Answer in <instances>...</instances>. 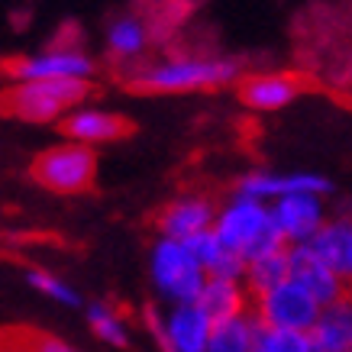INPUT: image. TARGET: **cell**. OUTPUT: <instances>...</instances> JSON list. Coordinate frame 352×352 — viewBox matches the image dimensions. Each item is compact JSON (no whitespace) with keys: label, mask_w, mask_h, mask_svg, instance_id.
<instances>
[{"label":"cell","mask_w":352,"mask_h":352,"mask_svg":"<svg viewBox=\"0 0 352 352\" xmlns=\"http://www.w3.org/2000/svg\"><path fill=\"white\" fill-rule=\"evenodd\" d=\"M243 62L233 55H175L162 62H136L120 72L129 91L142 94H188V91H214L239 81Z\"/></svg>","instance_id":"6da1fadb"},{"label":"cell","mask_w":352,"mask_h":352,"mask_svg":"<svg viewBox=\"0 0 352 352\" xmlns=\"http://www.w3.org/2000/svg\"><path fill=\"white\" fill-rule=\"evenodd\" d=\"M214 230L223 239L226 249H233L236 256H243L245 262H256V258L288 245L281 230H278L275 217H272V204L245 197V194H233L217 210Z\"/></svg>","instance_id":"7a4b0ae2"},{"label":"cell","mask_w":352,"mask_h":352,"mask_svg":"<svg viewBox=\"0 0 352 352\" xmlns=\"http://www.w3.org/2000/svg\"><path fill=\"white\" fill-rule=\"evenodd\" d=\"M94 94V85L85 78H58V81H13L0 94V110L26 123H52L75 110Z\"/></svg>","instance_id":"3957f363"},{"label":"cell","mask_w":352,"mask_h":352,"mask_svg":"<svg viewBox=\"0 0 352 352\" xmlns=\"http://www.w3.org/2000/svg\"><path fill=\"white\" fill-rule=\"evenodd\" d=\"M149 278L152 288L168 304H191L201 298L207 285V272L184 239L159 236L149 249Z\"/></svg>","instance_id":"277c9868"},{"label":"cell","mask_w":352,"mask_h":352,"mask_svg":"<svg viewBox=\"0 0 352 352\" xmlns=\"http://www.w3.org/2000/svg\"><path fill=\"white\" fill-rule=\"evenodd\" d=\"M30 175L36 184L55 194H85L94 188L97 178V155L85 142L65 139L58 146L43 149L30 165Z\"/></svg>","instance_id":"5b68a950"},{"label":"cell","mask_w":352,"mask_h":352,"mask_svg":"<svg viewBox=\"0 0 352 352\" xmlns=\"http://www.w3.org/2000/svg\"><path fill=\"white\" fill-rule=\"evenodd\" d=\"M146 323L162 352H207L214 320L210 314L191 300V304H171L168 314H159L155 307H146Z\"/></svg>","instance_id":"8992f818"},{"label":"cell","mask_w":352,"mask_h":352,"mask_svg":"<svg viewBox=\"0 0 352 352\" xmlns=\"http://www.w3.org/2000/svg\"><path fill=\"white\" fill-rule=\"evenodd\" d=\"M252 300H256V320L265 323V327H278V330L310 333L323 310L320 300L314 298L300 281H294V278L262 291V294H256Z\"/></svg>","instance_id":"52a82bcc"},{"label":"cell","mask_w":352,"mask_h":352,"mask_svg":"<svg viewBox=\"0 0 352 352\" xmlns=\"http://www.w3.org/2000/svg\"><path fill=\"white\" fill-rule=\"evenodd\" d=\"M304 78L298 72H252L236 81V94L243 107L256 113H275V110L291 107L304 94Z\"/></svg>","instance_id":"ba28073f"},{"label":"cell","mask_w":352,"mask_h":352,"mask_svg":"<svg viewBox=\"0 0 352 352\" xmlns=\"http://www.w3.org/2000/svg\"><path fill=\"white\" fill-rule=\"evenodd\" d=\"M97 62L85 49H49V52L30 55L7 62L10 81H58V78H85L91 81Z\"/></svg>","instance_id":"9c48e42d"},{"label":"cell","mask_w":352,"mask_h":352,"mask_svg":"<svg viewBox=\"0 0 352 352\" xmlns=\"http://www.w3.org/2000/svg\"><path fill=\"white\" fill-rule=\"evenodd\" d=\"M333 191L330 178H323L317 171H249L236 182V194L256 197V201H278L288 194H327Z\"/></svg>","instance_id":"30bf717a"},{"label":"cell","mask_w":352,"mask_h":352,"mask_svg":"<svg viewBox=\"0 0 352 352\" xmlns=\"http://www.w3.org/2000/svg\"><path fill=\"white\" fill-rule=\"evenodd\" d=\"M272 217L288 245H304L327 223V204L323 194H288L272 201Z\"/></svg>","instance_id":"8fae6325"},{"label":"cell","mask_w":352,"mask_h":352,"mask_svg":"<svg viewBox=\"0 0 352 352\" xmlns=\"http://www.w3.org/2000/svg\"><path fill=\"white\" fill-rule=\"evenodd\" d=\"M65 139L72 142H85V146H104V142H117V139L133 136V120L120 117L113 110H100V107H75L68 110L58 120Z\"/></svg>","instance_id":"7c38bea8"},{"label":"cell","mask_w":352,"mask_h":352,"mask_svg":"<svg viewBox=\"0 0 352 352\" xmlns=\"http://www.w3.org/2000/svg\"><path fill=\"white\" fill-rule=\"evenodd\" d=\"M217 210L210 197H201V194H191V197H178V201L165 204L155 217V226H159V236H168V239H194L204 230H214L217 223Z\"/></svg>","instance_id":"4fadbf2b"},{"label":"cell","mask_w":352,"mask_h":352,"mask_svg":"<svg viewBox=\"0 0 352 352\" xmlns=\"http://www.w3.org/2000/svg\"><path fill=\"white\" fill-rule=\"evenodd\" d=\"M288 252H291V278L294 281H300L304 288L314 294V298L320 300L323 307L327 304H333L336 298H342L346 294V281H342L336 272H333L327 262H323L314 249H310V243L304 245H288Z\"/></svg>","instance_id":"5bb4252c"},{"label":"cell","mask_w":352,"mask_h":352,"mask_svg":"<svg viewBox=\"0 0 352 352\" xmlns=\"http://www.w3.org/2000/svg\"><path fill=\"white\" fill-rule=\"evenodd\" d=\"M310 249L346 281L352 291V214L349 217H333L323 223V230L310 239Z\"/></svg>","instance_id":"9a60e30c"},{"label":"cell","mask_w":352,"mask_h":352,"mask_svg":"<svg viewBox=\"0 0 352 352\" xmlns=\"http://www.w3.org/2000/svg\"><path fill=\"white\" fill-rule=\"evenodd\" d=\"M310 336L317 352H352V291L320 310Z\"/></svg>","instance_id":"2e32d148"},{"label":"cell","mask_w":352,"mask_h":352,"mask_svg":"<svg viewBox=\"0 0 352 352\" xmlns=\"http://www.w3.org/2000/svg\"><path fill=\"white\" fill-rule=\"evenodd\" d=\"M191 252L197 256V262L204 265L207 278H226V281H243L245 285V272L249 262L243 256H236L233 249H226L223 239L217 236V230H204L194 239H188Z\"/></svg>","instance_id":"e0dca14e"},{"label":"cell","mask_w":352,"mask_h":352,"mask_svg":"<svg viewBox=\"0 0 352 352\" xmlns=\"http://www.w3.org/2000/svg\"><path fill=\"white\" fill-rule=\"evenodd\" d=\"M249 288H245L243 281H226V278H207V285H204L201 304L207 314H210V320L220 323V320H230V317H239L249 310Z\"/></svg>","instance_id":"ac0fdd59"},{"label":"cell","mask_w":352,"mask_h":352,"mask_svg":"<svg viewBox=\"0 0 352 352\" xmlns=\"http://www.w3.org/2000/svg\"><path fill=\"white\" fill-rule=\"evenodd\" d=\"M146 45H149V30L146 23L126 13V16H117V20L107 26V52L113 62H139L146 55Z\"/></svg>","instance_id":"d6986e66"},{"label":"cell","mask_w":352,"mask_h":352,"mask_svg":"<svg viewBox=\"0 0 352 352\" xmlns=\"http://www.w3.org/2000/svg\"><path fill=\"white\" fill-rule=\"evenodd\" d=\"M256 333H258L256 314L245 310V314H239V317H230V320L214 323L207 352H256Z\"/></svg>","instance_id":"ffe728a7"},{"label":"cell","mask_w":352,"mask_h":352,"mask_svg":"<svg viewBox=\"0 0 352 352\" xmlns=\"http://www.w3.org/2000/svg\"><path fill=\"white\" fill-rule=\"evenodd\" d=\"M288 278H291V252H288V245H285V249H278V252H268V256L249 262L245 288H249V294L256 298V294L275 288V285L288 281Z\"/></svg>","instance_id":"44dd1931"},{"label":"cell","mask_w":352,"mask_h":352,"mask_svg":"<svg viewBox=\"0 0 352 352\" xmlns=\"http://www.w3.org/2000/svg\"><path fill=\"white\" fill-rule=\"evenodd\" d=\"M85 317H87V327L97 333V340L113 346V349H123L129 346V333H126V323L120 320V314L110 307L107 300H91L85 304Z\"/></svg>","instance_id":"7402d4cb"},{"label":"cell","mask_w":352,"mask_h":352,"mask_svg":"<svg viewBox=\"0 0 352 352\" xmlns=\"http://www.w3.org/2000/svg\"><path fill=\"white\" fill-rule=\"evenodd\" d=\"M256 352H317V346H314V336L304 330H278V327L258 323Z\"/></svg>","instance_id":"603a6c76"},{"label":"cell","mask_w":352,"mask_h":352,"mask_svg":"<svg viewBox=\"0 0 352 352\" xmlns=\"http://www.w3.org/2000/svg\"><path fill=\"white\" fill-rule=\"evenodd\" d=\"M26 285H30L32 291H39L43 298L62 304V307H85V300L72 288V281H65V278L52 275V272H45V268H26Z\"/></svg>","instance_id":"cb8c5ba5"},{"label":"cell","mask_w":352,"mask_h":352,"mask_svg":"<svg viewBox=\"0 0 352 352\" xmlns=\"http://www.w3.org/2000/svg\"><path fill=\"white\" fill-rule=\"evenodd\" d=\"M32 352H78L72 342L58 340V336H36L32 340Z\"/></svg>","instance_id":"d4e9b609"}]
</instances>
